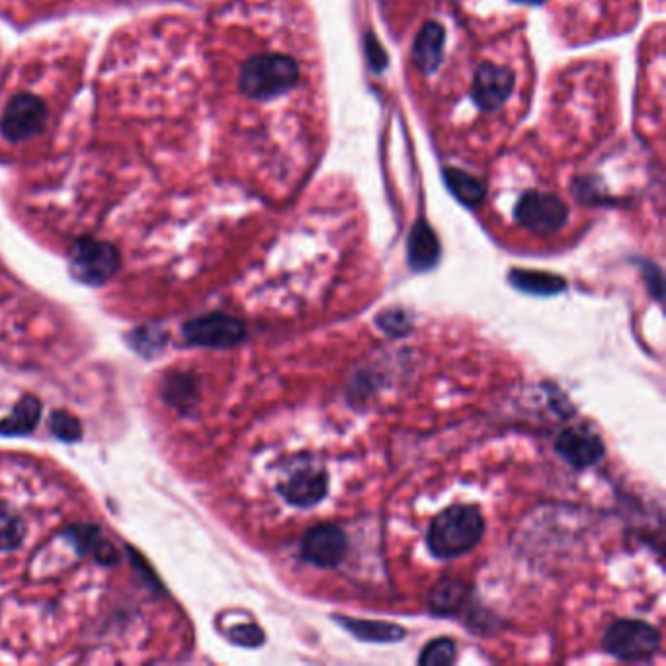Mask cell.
Listing matches in <instances>:
<instances>
[{
    "label": "cell",
    "mask_w": 666,
    "mask_h": 666,
    "mask_svg": "<svg viewBox=\"0 0 666 666\" xmlns=\"http://www.w3.org/2000/svg\"><path fill=\"white\" fill-rule=\"evenodd\" d=\"M485 534V518L477 506L454 504L442 510L428 528V547L438 559H452L475 549Z\"/></svg>",
    "instance_id": "obj_1"
},
{
    "label": "cell",
    "mask_w": 666,
    "mask_h": 666,
    "mask_svg": "<svg viewBox=\"0 0 666 666\" xmlns=\"http://www.w3.org/2000/svg\"><path fill=\"white\" fill-rule=\"evenodd\" d=\"M299 81L295 59L280 53L254 55L247 59L239 73V88L252 100H272L290 92Z\"/></svg>",
    "instance_id": "obj_2"
},
{
    "label": "cell",
    "mask_w": 666,
    "mask_h": 666,
    "mask_svg": "<svg viewBox=\"0 0 666 666\" xmlns=\"http://www.w3.org/2000/svg\"><path fill=\"white\" fill-rule=\"evenodd\" d=\"M606 653L622 661L651 659L661 647V633L653 625L639 620H620L604 633Z\"/></svg>",
    "instance_id": "obj_3"
},
{
    "label": "cell",
    "mask_w": 666,
    "mask_h": 666,
    "mask_svg": "<svg viewBox=\"0 0 666 666\" xmlns=\"http://www.w3.org/2000/svg\"><path fill=\"white\" fill-rule=\"evenodd\" d=\"M514 219L518 225L534 235H555L569 219L567 204L555 196L540 190H530L520 196L514 208Z\"/></svg>",
    "instance_id": "obj_4"
},
{
    "label": "cell",
    "mask_w": 666,
    "mask_h": 666,
    "mask_svg": "<svg viewBox=\"0 0 666 666\" xmlns=\"http://www.w3.org/2000/svg\"><path fill=\"white\" fill-rule=\"evenodd\" d=\"M118 268L120 252L110 243L83 237L71 249V272L84 284L100 286L108 282Z\"/></svg>",
    "instance_id": "obj_5"
},
{
    "label": "cell",
    "mask_w": 666,
    "mask_h": 666,
    "mask_svg": "<svg viewBox=\"0 0 666 666\" xmlns=\"http://www.w3.org/2000/svg\"><path fill=\"white\" fill-rule=\"evenodd\" d=\"M47 124V108L42 98L22 92L16 94L0 118V133L10 143H22L40 135Z\"/></svg>",
    "instance_id": "obj_6"
},
{
    "label": "cell",
    "mask_w": 666,
    "mask_h": 666,
    "mask_svg": "<svg viewBox=\"0 0 666 666\" xmlns=\"http://www.w3.org/2000/svg\"><path fill=\"white\" fill-rule=\"evenodd\" d=\"M514 71L495 63H483L475 71L471 84V98L483 112H497L514 90Z\"/></svg>",
    "instance_id": "obj_7"
},
{
    "label": "cell",
    "mask_w": 666,
    "mask_h": 666,
    "mask_svg": "<svg viewBox=\"0 0 666 666\" xmlns=\"http://www.w3.org/2000/svg\"><path fill=\"white\" fill-rule=\"evenodd\" d=\"M247 334L245 325L229 315L211 313L206 317L194 319L184 327V336L188 342L208 348H231L237 346Z\"/></svg>",
    "instance_id": "obj_8"
},
{
    "label": "cell",
    "mask_w": 666,
    "mask_h": 666,
    "mask_svg": "<svg viewBox=\"0 0 666 666\" xmlns=\"http://www.w3.org/2000/svg\"><path fill=\"white\" fill-rule=\"evenodd\" d=\"M348 551V538L342 528L325 524L311 528L301 542V557L315 567H336Z\"/></svg>",
    "instance_id": "obj_9"
},
{
    "label": "cell",
    "mask_w": 666,
    "mask_h": 666,
    "mask_svg": "<svg viewBox=\"0 0 666 666\" xmlns=\"http://www.w3.org/2000/svg\"><path fill=\"white\" fill-rule=\"evenodd\" d=\"M329 491V475L323 469H301L280 485L282 497L297 508H311L325 499Z\"/></svg>",
    "instance_id": "obj_10"
},
{
    "label": "cell",
    "mask_w": 666,
    "mask_h": 666,
    "mask_svg": "<svg viewBox=\"0 0 666 666\" xmlns=\"http://www.w3.org/2000/svg\"><path fill=\"white\" fill-rule=\"evenodd\" d=\"M555 450L569 465H573L577 469H584V467L598 463L600 459L604 458V452H606L602 440L596 434L577 430V428H569V430L561 432L555 442Z\"/></svg>",
    "instance_id": "obj_11"
},
{
    "label": "cell",
    "mask_w": 666,
    "mask_h": 666,
    "mask_svg": "<svg viewBox=\"0 0 666 666\" xmlns=\"http://www.w3.org/2000/svg\"><path fill=\"white\" fill-rule=\"evenodd\" d=\"M440 256L442 245L436 231L428 225V221L420 219L413 225L407 241V258L411 268L417 272H428L438 264Z\"/></svg>",
    "instance_id": "obj_12"
},
{
    "label": "cell",
    "mask_w": 666,
    "mask_h": 666,
    "mask_svg": "<svg viewBox=\"0 0 666 666\" xmlns=\"http://www.w3.org/2000/svg\"><path fill=\"white\" fill-rule=\"evenodd\" d=\"M446 30L440 22H426L413 45V61L420 73L432 75L444 61Z\"/></svg>",
    "instance_id": "obj_13"
},
{
    "label": "cell",
    "mask_w": 666,
    "mask_h": 666,
    "mask_svg": "<svg viewBox=\"0 0 666 666\" xmlns=\"http://www.w3.org/2000/svg\"><path fill=\"white\" fill-rule=\"evenodd\" d=\"M444 182L452 196L463 204L465 208H479L487 198V186L481 178L461 170V168L448 167L442 170Z\"/></svg>",
    "instance_id": "obj_14"
},
{
    "label": "cell",
    "mask_w": 666,
    "mask_h": 666,
    "mask_svg": "<svg viewBox=\"0 0 666 666\" xmlns=\"http://www.w3.org/2000/svg\"><path fill=\"white\" fill-rule=\"evenodd\" d=\"M469 596V588L459 577H444L442 581L434 584L430 590V610L438 616H452L458 614Z\"/></svg>",
    "instance_id": "obj_15"
},
{
    "label": "cell",
    "mask_w": 666,
    "mask_h": 666,
    "mask_svg": "<svg viewBox=\"0 0 666 666\" xmlns=\"http://www.w3.org/2000/svg\"><path fill=\"white\" fill-rule=\"evenodd\" d=\"M344 629H348L354 637L370 643H397L407 637V631L397 624L377 622V620H352L338 616L334 618Z\"/></svg>",
    "instance_id": "obj_16"
},
{
    "label": "cell",
    "mask_w": 666,
    "mask_h": 666,
    "mask_svg": "<svg viewBox=\"0 0 666 666\" xmlns=\"http://www.w3.org/2000/svg\"><path fill=\"white\" fill-rule=\"evenodd\" d=\"M508 280L512 286L520 292L530 293V295H555L561 293L567 288V282L561 276L549 274V272H540V270H522L514 268L508 274Z\"/></svg>",
    "instance_id": "obj_17"
},
{
    "label": "cell",
    "mask_w": 666,
    "mask_h": 666,
    "mask_svg": "<svg viewBox=\"0 0 666 666\" xmlns=\"http://www.w3.org/2000/svg\"><path fill=\"white\" fill-rule=\"evenodd\" d=\"M42 417V403L36 397L22 399L16 409L6 418L0 420V434L4 436H20L32 432Z\"/></svg>",
    "instance_id": "obj_18"
},
{
    "label": "cell",
    "mask_w": 666,
    "mask_h": 666,
    "mask_svg": "<svg viewBox=\"0 0 666 666\" xmlns=\"http://www.w3.org/2000/svg\"><path fill=\"white\" fill-rule=\"evenodd\" d=\"M26 538V524L22 518L4 506H0V553H8L20 547Z\"/></svg>",
    "instance_id": "obj_19"
},
{
    "label": "cell",
    "mask_w": 666,
    "mask_h": 666,
    "mask_svg": "<svg viewBox=\"0 0 666 666\" xmlns=\"http://www.w3.org/2000/svg\"><path fill=\"white\" fill-rule=\"evenodd\" d=\"M456 659H458L456 643L452 639L440 637V639L430 641L422 649L418 663L422 666H448L456 663Z\"/></svg>",
    "instance_id": "obj_20"
},
{
    "label": "cell",
    "mask_w": 666,
    "mask_h": 666,
    "mask_svg": "<svg viewBox=\"0 0 666 666\" xmlns=\"http://www.w3.org/2000/svg\"><path fill=\"white\" fill-rule=\"evenodd\" d=\"M375 323L383 333L393 336H401L411 331V319L403 309H387L377 315Z\"/></svg>",
    "instance_id": "obj_21"
},
{
    "label": "cell",
    "mask_w": 666,
    "mask_h": 666,
    "mask_svg": "<svg viewBox=\"0 0 666 666\" xmlns=\"http://www.w3.org/2000/svg\"><path fill=\"white\" fill-rule=\"evenodd\" d=\"M49 428L57 438L65 442H75L81 438V422L65 413H53V417L49 420Z\"/></svg>",
    "instance_id": "obj_22"
},
{
    "label": "cell",
    "mask_w": 666,
    "mask_h": 666,
    "mask_svg": "<svg viewBox=\"0 0 666 666\" xmlns=\"http://www.w3.org/2000/svg\"><path fill=\"white\" fill-rule=\"evenodd\" d=\"M364 51H366V59H368V67L374 71V73H383L387 69V53L383 49V45L379 43V40L375 38L372 32L366 34L364 38Z\"/></svg>",
    "instance_id": "obj_23"
},
{
    "label": "cell",
    "mask_w": 666,
    "mask_h": 666,
    "mask_svg": "<svg viewBox=\"0 0 666 666\" xmlns=\"http://www.w3.org/2000/svg\"><path fill=\"white\" fill-rule=\"evenodd\" d=\"M231 639L243 647H258L264 641L262 631L256 625H239L231 631Z\"/></svg>",
    "instance_id": "obj_24"
},
{
    "label": "cell",
    "mask_w": 666,
    "mask_h": 666,
    "mask_svg": "<svg viewBox=\"0 0 666 666\" xmlns=\"http://www.w3.org/2000/svg\"><path fill=\"white\" fill-rule=\"evenodd\" d=\"M518 4H530V6H538V4H543L545 0H514Z\"/></svg>",
    "instance_id": "obj_25"
}]
</instances>
